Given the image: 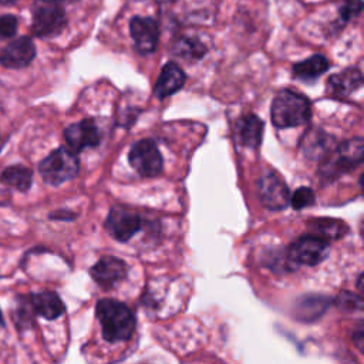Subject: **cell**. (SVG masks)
<instances>
[{"instance_id":"1","label":"cell","mask_w":364,"mask_h":364,"mask_svg":"<svg viewBox=\"0 0 364 364\" xmlns=\"http://www.w3.org/2000/svg\"><path fill=\"white\" fill-rule=\"evenodd\" d=\"M95 313L105 341H127L132 337L135 316L127 304L114 299H101L95 306Z\"/></svg>"},{"instance_id":"2","label":"cell","mask_w":364,"mask_h":364,"mask_svg":"<svg viewBox=\"0 0 364 364\" xmlns=\"http://www.w3.org/2000/svg\"><path fill=\"white\" fill-rule=\"evenodd\" d=\"M272 122L276 128H293L310 121L311 105L306 95L282 90L272 102Z\"/></svg>"},{"instance_id":"3","label":"cell","mask_w":364,"mask_h":364,"mask_svg":"<svg viewBox=\"0 0 364 364\" xmlns=\"http://www.w3.org/2000/svg\"><path fill=\"white\" fill-rule=\"evenodd\" d=\"M38 172L43 181L53 186H58L67 181H71L80 172L77 154L70 148L60 146L50 152L38 164Z\"/></svg>"},{"instance_id":"4","label":"cell","mask_w":364,"mask_h":364,"mask_svg":"<svg viewBox=\"0 0 364 364\" xmlns=\"http://www.w3.org/2000/svg\"><path fill=\"white\" fill-rule=\"evenodd\" d=\"M364 161V138H351L341 142L323 159L321 172L326 176H337Z\"/></svg>"},{"instance_id":"5","label":"cell","mask_w":364,"mask_h":364,"mask_svg":"<svg viewBox=\"0 0 364 364\" xmlns=\"http://www.w3.org/2000/svg\"><path fill=\"white\" fill-rule=\"evenodd\" d=\"M67 26L65 11L57 3L40 0L33 7L31 33L36 37H51L63 31Z\"/></svg>"},{"instance_id":"6","label":"cell","mask_w":364,"mask_h":364,"mask_svg":"<svg viewBox=\"0 0 364 364\" xmlns=\"http://www.w3.org/2000/svg\"><path fill=\"white\" fill-rule=\"evenodd\" d=\"M129 165L145 178L156 176L162 172L164 161L162 155L152 139L136 141L128 154Z\"/></svg>"},{"instance_id":"7","label":"cell","mask_w":364,"mask_h":364,"mask_svg":"<svg viewBox=\"0 0 364 364\" xmlns=\"http://www.w3.org/2000/svg\"><path fill=\"white\" fill-rule=\"evenodd\" d=\"M328 255V240L317 235H304L296 239L287 250L290 262L297 264L314 266L323 262Z\"/></svg>"},{"instance_id":"8","label":"cell","mask_w":364,"mask_h":364,"mask_svg":"<svg viewBox=\"0 0 364 364\" xmlns=\"http://www.w3.org/2000/svg\"><path fill=\"white\" fill-rule=\"evenodd\" d=\"M104 226L115 240L128 242L141 230L142 220L135 212L122 206H115L109 210Z\"/></svg>"},{"instance_id":"9","label":"cell","mask_w":364,"mask_h":364,"mask_svg":"<svg viewBox=\"0 0 364 364\" xmlns=\"http://www.w3.org/2000/svg\"><path fill=\"white\" fill-rule=\"evenodd\" d=\"M257 195L262 203L272 209H284L290 202V192L284 181L274 172H269L257 182Z\"/></svg>"},{"instance_id":"10","label":"cell","mask_w":364,"mask_h":364,"mask_svg":"<svg viewBox=\"0 0 364 364\" xmlns=\"http://www.w3.org/2000/svg\"><path fill=\"white\" fill-rule=\"evenodd\" d=\"M129 33L139 54H151L155 51L159 40V26L156 20L135 16L129 21Z\"/></svg>"},{"instance_id":"11","label":"cell","mask_w":364,"mask_h":364,"mask_svg":"<svg viewBox=\"0 0 364 364\" xmlns=\"http://www.w3.org/2000/svg\"><path fill=\"white\" fill-rule=\"evenodd\" d=\"M64 138L68 148L75 154L84 151L85 148H95L101 142L100 131L94 119L90 118L68 125L64 131Z\"/></svg>"},{"instance_id":"12","label":"cell","mask_w":364,"mask_h":364,"mask_svg":"<svg viewBox=\"0 0 364 364\" xmlns=\"http://www.w3.org/2000/svg\"><path fill=\"white\" fill-rule=\"evenodd\" d=\"M127 263L115 256H102L90 267V276L102 289H111L127 277Z\"/></svg>"},{"instance_id":"13","label":"cell","mask_w":364,"mask_h":364,"mask_svg":"<svg viewBox=\"0 0 364 364\" xmlns=\"http://www.w3.org/2000/svg\"><path fill=\"white\" fill-rule=\"evenodd\" d=\"M36 57V46L27 36L11 40L0 51V64L6 68H24Z\"/></svg>"},{"instance_id":"14","label":"cell","mask_w":364,"mask_h":364,"mask_svg":"<svg viewBox=\"0 0 364 364\" xmlns=\"http://www.w3.org/2000/svg\"><path fill=\"white\" fill-rule=\"evenodd\" d=\"M363 84L364 75L358 68H346L328 78L327 90L336 98H346Z\"/></svg>"},{"instance_id":"15","label":"cell","mask_w":364,"mask_h":364,"mask_svg":"<svg viewBox=\"0 0 364 364\" xmlns=\"http://www.w3.org/2000/svg\"><path fill=\"white\" fill-rule=\"evenodd\" d=\"M185 80L186 75L182 71V68L176 63L169 61L162 67L161 74L154 87V92L158 98L169 97L183 87Z\"/></svg>"},{"instance_id":"16","label":"cell","mask_w":364,"mask_h":364,"mask_svg":"<svg viewBox=\"0 0 364 364\" xmlns=\"http://www.w3.org/2000/svg\"><path fill=\"white\" fill-rule=\"evenodd\" d=\"M301 149L311 159H324L334 149L333 136L320 129H310L301 142Z\"/></svg>"},{"instance_id":"17","label":"cell","mask_w":364,"mask_h":364,"mask_svg":"<svg viewBox=\"0 0 364 364\" xmlns=\"http://www.w3.org/2000/svg\"><path fill=\"white\" fill-rule=\"evenodd\" d=\"M31 303L34 307L36 314L47 318V320H54L57 317H60L65 307L63 300L60 299V296L54 291H40L31 296Z\"/></svg>"},{"instance_id":"18","label":"cell","mask_w":364,"mask_h":364,"mask_svg":"<svg viewBox=\"0 0 364 364\" xmlns=\"http://www.w3.org/2000/svg\"><path fill=\"white\" fill-rule=\"evenodd\" d=\"M236 132L240 144L249 148H257L263 136V122L253 114L245 115L237 121Z\"/></svg>"},{"instance_id":"19","label":"cell","mask_w":364,"mask_h":364,"mask_svg":"<svg viewBox=\"0 0 364 364\" xmlns=\"http://www.w3.org/2000/svg\"><path fill=\"white\" fill-rule=\"evenodd\" d=\"M328 70V60L321 55L316 54L309 57L304 61H300L293 65V75L303 81H311L324 74Z\"/></svg>"},{"instance_id":"20","label":"cell","mask_w":364,"mask_h":364,"mask_svg":"<svg viewBox=\"0 0 364 364\" xmlns=\"http://www.w3.org/2000/svg\"><path fill=\"white\" fill-rule=\"evenodd\" d=\"M309 226L311 228L314 235L326 240L340 239L348 232V226L343 220L333 219V218H317V219L309 220Z\"/></svg>"},{"instance_id":"21","label":"cell","mask_w":364,"mask_h":364,"mask_svg":"<svg viewBox=\"0 0 364 364\" xmlns=\"http://www.w3.org/2000/svg\"><path fill=\"white\" fill-rule=\"evenodd\" d=\"M0 182L20 192H27L31 188L33 172L23 165H11L0 173Z\"/></svg>"},{"instance_id":"22","label":"cell","mask_w":364,"mask_h":364,"mask_svg":"<svg viewBox=\"0 0 364 364\" xmlns=\"http://www.w3.org/2000/svg\"><path fill=\"white\" fill-rule=\"evenodd\" d=\"M172 53L185 60L195 61V60H200L206 54V47L202 41H199L196 38L181 37L175 41Z\"/></svg>"},{"instance_id":"23","label":"cell","mask_w":364,"mask_h":364,"mask_svg":"<svg viewBox=\"0 0 364 364\" xmlns=\"http://www.w3.org/2000/svg\"><path fill=\"white\" fill-rule=\"evenodd\" d=\"M13 316H14V321L17 323L18 327L24 328V327L31 326L33 318L36 316V311H34V307H33V303H31V297L30 299L20 297L18 303L16 304Z\"/></svg>"},{"instance_id":"24","label":"cell","mask_w":364,"mask_h":364,"mask_svg":"<svg viewBox=\"0 0 364 364\" xmlns=\"http://www.w3.org/2000/svg\"><path fill=\"white\" fill-rule=\"evenodd\" d=\"M336 304L344 311L364 310V296H357L351 291H341L336 297Z\"/></svg>"},{"instance_id":"25","label":"cell","mask_w":364,"mask_h":364,"mask_svg":"<svg viewBox=\"0 0 364 364\" xmlns=\"http://www.w3.org/2000/svg\"><path fill=\"white\" fill-rule=\"evenodd\" d=\"M290 202H291V206L294 209H303V208H307L310 205L314 203V193L310 188L307 186H301V188H297L291 198H290Z\"/></svg>"},{"instance_id":"26","label":"cell","mask_w":364,"mask_h":364,"mask_svg":"<svg viewBox=\"0 0 364 364\" xmlns=\"http://www.w3.org/2000/svg\"><path fill=\"white\" fill-rule=\"evenodd\" d=\"M364 9L363 0H344L340 7V17L343 21H350L355 16H358Z\"/></svg>"},{"instance_id":"27","label":"cell","mask_w":364,"mask_h":364,"mask_svg":"<svg viewBox=\"0 0 364 364\" xmlns=\"http://www.w3.org/2000/svg\"><path fill=\"white\" fill-rule=\"evenodd\" d=\"M17 31V18L13 14L0 17V38H11Z\"/></svg>"},{"instance_id":"28","label":"cell","mask_w":364,"mask_h":364,"mask_svg":"<svg viewBox=\"0 0 364 364\" xmlns=\"http://www.w3.org/2000/svg\"><path fill=\"white\" fill-rule=\"evenodd\" d=\"M353 343L364 354V320H361L355 326V328L353 331Z\"/></svg>"},{"instance_id":"29","label":"cell","mask_w":364,"mask_h":364,"mask_svg":"<svg viewBox=\"0 0 364 364\" xmlns=\"http://www.w3.org/2000/svg\"><path fill=\"white\" fill-rule=\"evenodd\" d=\"M75 213H71L68 210H57L50 213V219H58V220H68V219H74Z\"/></svg>"},{"instance_id":"30","label":"cell","mask_w":364,"mask_h":364,"mask_svg":"<svg viewBox=\"0 0 364 364\" xmlns=\"http://www.w3.org/2000/svg\"><path fill=\"white\" fill-rule=\"evenodd\" d=\"M357 289H358V291L364 296V273L358 277V280H357Z\"/></svg>"},{"instance_id":"31","label":"cell","mask_w":364,"mask_h":364,"mask_svg":"<svg viewBox=\"0 0 364 364\" xmlns=\"http://www.w3.org/2000/svg\"><path fill=\"white\" fill-rule=\"evenodd\" d=\"M43 1H48V3H73V1H77V0H43Z\"/></svg>"},{"instance_id":"32","label":"cell","mask_w":364,"mask_h":364,"mask_svg":"<svg viewBox=\"0 0 364 364\" xmlns=\"http://www.w3.org/2000/svg\"><path fill=\"white\" fill-rule=\"evenodd\" d=\"M358 183H360V189H361V192L364 195V173H361V176L358 179Z\"/></svg>"},{"instance_id":"33","label":"cell","mask_w":364,"mask_h":364,"mask_svg":"<svg viewBox=\"0 0 364 364\" xmlns=\"http://www.w3.org/2000/svg\"><path fill=\"white\" fill-rule=\"evenodd\" d=\"M13 1H16V0H0V3H3V4H10Z\"/></svg>"},{"instance_id":"34","label":"cell","mask_w":364,"mask_h":364,"mask_svg":"<svg viewBox=\"0 0 364 364\" xmlns=\"http://www.w3.org/2000/svg\"><path fill=\"white\" fill-rule=\"evenodd\" d=\"M4 324V320H3V314H1V311H0V327Z\"/></svg>"},{"instance_id":"35","label":"cell","mask_w":364,"mask_h":364,"mask_svg":"<svg viewBox=\"0 0 364 364\" xmlns=\"http://www.w3.org/2000/svg\"><path fill=\"white\" fill-rule=\"evenodd\" d=\"M361 232H363V236H364V220H363V223H361Z\"/></svg>"},{"instance_id":"36","label":"cell","mask_w":364,"mask_h":364,"mask_svg":"<svg viewBox=\"0 0 364 364\" xmlns=\"http://www.w3.org/2000/svg\"><path fill=\"white\" fill-rule=\"evenodd\" d=\"M0 149H1V141H0Z\"/></svg>"}]
</instances>
